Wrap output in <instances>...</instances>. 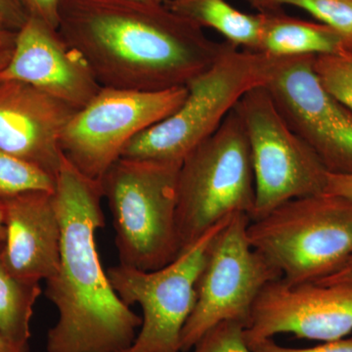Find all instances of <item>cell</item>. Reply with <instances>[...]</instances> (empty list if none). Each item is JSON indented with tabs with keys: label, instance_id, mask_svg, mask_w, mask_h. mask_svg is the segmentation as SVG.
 Returning <instances> with one entry per match:
<instances>
[{
	"label": "cell",
	"instance_id": "obj_13",
	"mask_svg": "<svg viewBox=\"0 0 352 352\" xmlns=\"http://www.w3.org/2000/svg\"><path fill=\"white\" fill-rule=\"evenodd\" d=\"M0 80L28 83L80 110L102 88L78 51L43 21L29 17L16 32L12 55Z\"/></svg>",
	"mask_w": 352,
	"mask_h": 352
},
{
	"label": "cell",
	"instance_id": "obj_2",
	"mask_svg": "<svg viewBox=\"0 0 352 352\" xmlns=\"http://www.w3.org/2000/svg\"><path fill=\"white\" fill-rule=\"evenodd\" d=\"M61 226L59 265L45 296L58 310L46 338L47 352H126L142 318L116 293L104 271L96 232L105 226L100 182L63 159L55 185Z\"/></svg>",
	"mask_w": 352,
	"mask_h": 352
},
{
	"label": "cell",
	"instance_id": "obj_34",
	"mask_svg": "<svg viewBox=\"0 0 352 352\" xmlns=\"http://www.w3.org/2000/svg\"><path fill=\"white\" fill-rule=\"evenodd\" d=\"M15 352H30L29 351H15Z\"/></svg>",
	"mask_w": 352,
	"mask_h": 352
},
{
	"label": "cell",
	"instance_id": "obj_18",
	"mask_svg": "<svg viewBox=\"0 0 352 352\" xmlns=\"http://www.w3.org/2000/svg\"><path fill=\"white\" fill-rule=\"evenodd\" d=\"M4 243V242H3ZM0 243V333L14 347L29 349L34 307L41 293V282L16 276L2 258Z\"/></svg>",
	"mask_w": 352,
	"mask_h": 352
},
{
	"label": "cell",
	"instance_id": "obj_7",
	"mask_svg": "<svg viewBox=\"0 0 352 352\" xmlns=\"http://www.w3.org/2000/svg\"><path fill=\"white\" fill-rule=\"evenodd\" d=\"M251 219L234 214L215 234L197 281L195 307L182 333V352L222 322L236 321L245 329L252 308L266 285L281 279V272L248 237Z\"/></svg>",
	"mask_w": 352,
	"mask_h": 352
},
{
	"label": "cell",
	"instance_id": "obj_20",
	"mask_svg": "<svg viewBox=\"0 0 352 352\" xmlns=\"http://www.w3.org/2000/svg\"><path fill=\"white\" fill-rule=\"evenodd\" d=\"M56 178L0 148V201L32 191L54 192Z\"/></svg>",
	"mask_w": 352,
	"mask_h": 352
},
{
	"label": "cell",
	"instance_id": "obj_23",
	"mask_svg": "<svg viewBox=\"0 0 352 352\" xmlns=\"http://www.w3.org/2000/svg\"><path fill=\"white\" fill-rule=\"evenodd\" d=\"M248 346L252 352H352V338L326 342L321 346L308 347V349L282 346L275 342L273 339L258 340Z\"/></svg>",
	"mask_w": 352,
	"mask_h": 352
},
{
	"label": "cell",
	"instance_id": "obj_3",
	"mask_svg": "<svg viewBox=\"0 0 352 352\" xmlns=\"http://www.w3.org/2000/svg\"><path fill=\"white\" fill-rule=\"evenodd\" d=\"M273 62L274 57L227 43L217 61L186 85L182 105L131 139L120 157L182 164L247 92L266 85Z\"/></svg>",
	"mask_w": 352,
	"mask_h": 352
},
{
	"label": "cell",
	"instance_id": "obj_22",
	"mask_svg": "<svg viewBox=\"0 0 352 352\" xmlns=\"http://www.w3.org/2000/svg\"><path fill=\"white\" fill-rule=\"evenodd\" d=\"M245 326L226 321L206 333L194 346L193 352H252L245 339Z\"/></svg>",
	"mask_w": 352,
	"mask_h": 352
},
{
	"label": "cell",
	"instance_id": "obj_10",
	"mask_svg": "<svg viewBox=\"0 0 352 352\" xmlns=\"http://www.w3.org/2000/svg\"><path fill=\"white\" fill-rule=\"evenodd\" d=\"M230 219L160 270L143 271L122 264L109 268V280L120 300L127 307L138 303L142 308L140 332L126 352H182L183 328L195 307L197 281L208 245Z\"/></svg>",
	"mask_w": 352,
	"mask_h": 352
},
{
	"label": "cell",
	"instance_id": "obj_17",
	"mask_svg": "<svg viewBox=\"0 0 352 352\" xmlns=\"http://www.w3.org/2000/svg\"><path fill=\"white\" fill-rule=\"evenodd\" d=\"M164 6L201 29L219 32L233 45L258 52L261 13L243 12L226 0H166Z\"/></svg>",
	"mask_w": 352,
	"mask_h": 352
},
{
	"label": "cell",
	"instance_id": "obj_27",
	"mask_svg": "<svg viewBox=\"0 0 352 352\" xmlns=\"http://www.w3.org/2000/svg\"><path fill=\"white\" fill-rule=\"evenodd\" d=\"M315 283L321 285L352 283V256L339 270Z\"/></svg>",
	"mask_w": 352,
	"mask_h": 352
},
{
	"label": "cell",
	"instance_id": "obj_5",
	"mask_svg": "<svg viewBox=\"0 0 352 352\" xmlns=\"http://www.w3.org/2000/svg\"><path fill=\"white\" fill-rule=\"evenodd\" d=\"M254 201L249 140L234 108L180 164L176 205L180 254L232 215L252 219Z\"/></svg>",
	"mask_w": 352,
	"mask_h": 352
},
{
	"label": "cell",
	"instance_id": "obj_9",
	"mask_svg": "<svg viewBox=\"0 0 352 352\" xmlns=\"http://www.w3.org/2000/svg\"><path fill=\"white\" fill-rule=\"evenodd\" d=\"M187 91L186 87L160 91L102 87L65 127L60 140L64 159L100 182L129 141L175 112Z\"/></svg>",
	"mask_w": 352,
	"mask_h": 352
},
{
	"label": "cell",
	"instance_id": "obj_30",
	"mask_svg": "<svg viewBox=\"0 0 352 352\" xmlns=\"http://www.w3.org/2000/svg\"><path fill=\"white\" fill-rule=\"evenodd\" d=\"M19 351H23V349H18L14 347L12 344L3 337V335L0 333V352H15ZM25 351H29V349H25Z\"/></svg>",
	"mask_w": 352,
	"mask_h": 352
},
{
	"label": "cell",
	"instance_id": "obj_24",
	"mask_svg": "<svg viewBox=\"0 0 352 352\" xmlns=\"http://www.w3.org/2000/svg\"><path fill=\"white\" fill-rule=\"evenodd\" d=\"M29 17L36 18L58 30L59 11L63 0H23Z\"/></svg>",
	"mask_w": 352,
	"mask_h": 352
},
{
	"label": "cell",
	"instance_id": "obj_21",
	"mask_svg": "<svg viewBox=\"0 0 352 352\" xmlns=\"http://www.w3.org/2000/svg\"><path fill=\"white\" fill-rule=\"evenodd\" d=\"M314 69L322 85L352 111V55H320Z\"/></svg>",
	"mask_w": 352,
	"mask_h": 352
},
{
	"label": "cell",
	"instance_id": "obj_19",
	"mask_svg": "<svg viewBox=\"0 0 352 352\" xmlns=\"http://www.w3.org/2000/svg\"><path fill=\"white\" fill-rule=\"evenodd\" d=\"M258 11L293 6L311 14L337 32L346 54L352 55V0H245Z\"/></svg>",
	"mask_w": 352,
	"mask_h": 352
},
{
	"label": "cell",
	"instance_id": "obj_32",
	"mask_svg": "<svg viewBox=\"0 0 352 352\" xmlns=\"http://www.w3.org/2000/svg\"><path fill=\"white\" fill-rule=\"evenodd\" d=\"M132 1L142 2L147 4H164L166 0H132Z\"/></svg>",
	"mask_w": 352,
	"mask_h": 352
},
{
	"label": "cell",
	"instance_id": "obj_12",
	"mask_svg": "<svg viewBox=\"0 0 352 352\" xmlns=\"http://www.w3.org/2000/svg\"><path fill=\"white\" fill-rule=\"evenodd\" d=\"M351 332L352 283L289 285L282 279L264 287L244 331L248 344L279 333L332 342Z\"/></svg>",
	"mask_w": 352,
	"mask_h": 352
},
{
	"label": "cell",
	"instance_id": "obj_11",
	"mask_svg": "<svg viewBox=\"0 0 352 352\" xmlns=\"http://www.w3.org/2000/svg\"><path fill=\"white\" fill-rule=\"evenodd\" d=\"M314 58L274 57L263 87L328 173L352 175V111L322 85Z\"/></svg>",
	"mask_w": 352,
	"mask_h": 352
},
{
	"label": "cell",
	"instance_id": "obj_28",
	"mask_svg": "<svg viewBox=\"0 0 352 352\" xmlns=\"http://www.w3.org/2000/svg\"><path fill=\"white\" fill-rule=\"evenodd\" d=\"M16 32L7 28H0V46L9 45L15 41Z\"/></svg>",
	"mask_w": 352,
	"mask_h": 352
},
{
	"label": "cell",
	"instance_id": "obj_26",
	"mask_svg": "<svg viewBox=\"0 0 352 352\" xmlns=\"http://www.w3.org/2000/svg\"><path fill=\"white\" fill-rule=\"evenodd\" d=\"M325 192L352 201V175H335L328 173Z\"/></svg>",
	"mask_w": 352,
	"mask_h": 352
},
{
	"label": "cell",
	"instance_id": "obj_4",
	"mask_svg": "<svg viewBox=\"0 0 352 352\" xmlns=\"http://www.w3.org/2000/svg\"><path fill=\"white\" fill-rule=\"evenodd\" d=\"M179 168V164L120 157L101 178L122 265L153 271L180 256L176 224Z\"/></svg>",
	"mask_w": 352,
	"mask_h": 352
},
{
	"label": "cell",
	"instance_id": "obj_29",
	"mask_svg": "<svg viewBox=\"0 0 352 352\" xmlns=\"http://www.w3.org/2000/svg\"><path fill=\"white\" fill-rule=\"evenodd\" d=\"M13 47L14 43L9 44V45L0 46V71L3 69L4 67L8 63L11 55H12Z\"/></svg>",
	"mask_w": 352,
	"mask_h": 352
},
{
	"label": "cell",
	"instance_id": "obj_14",
	"mask_svg": "<svg viewBox=\"0 0 352 352\" xmlns=\"http://www.w3.org/2000/svg\"><path fill=\"white\" fill-rule=\"evenodd\" d=\"M76 111L28 83L0 80V148L56 178L60 140Z\"/></svg>",
	"mask_w": 352,
	"mask_h": 352
},
{
	"label": "cell",
	"instance_id": "obj_15",
	"mask_svg": "<svg viewBox=\"0 0 352 352\" xmlns=\"http://www.w3.org/2000/svg\"><path fill=\"white\" fill-rule=\"evenodd\" d=\"M2 201L4 263L16 276L47 281L56 273L60 258L61 226L54 192H25Z\"/></svg>",
	"mask_w": 352,
	"mask_h": 352
},
{
	"label": "cell",
	"instance_id": "obj_1",
	"mask_svg": "<svg viewBox=\"0 0 352 352\" xmlns=\"http://www.w3.org/2000/svg\"><path fill=\"white\" fill-rule=\"evenodd\" d=\"M58 32L102 87L138 91L186 87L228 43L164 4L132 0H63Z\"/></svg>",
	"mask_w": 352,
	"mask_h": 352
},
{
	"label": "cell",
	"instance_id": "obj_31",
	"mask_svg": "<svg viewBox=\"0 0 352 352\" xmlns=\"http://www.w3.org/2000/svg\"><path fill=\"white\" fill-rule=\"evenodd\" d=\"M6 241V220H4L3 201H0V243Z\"/></svg>",
	"mask_w": 352,
	"mask_h": 352
},
{
	"label": "cell",
	"instance_id": "obj_16",
	"mask_svg": "<svg viewBox=\"0 0 352 352\" xmlns=\"http://www.w3.org/2000/svg\"><path fill=\"white\" fill-rule=\"evenodd\" d=\"M258 12L259 53L275 58L346 54L342 38L328 25L292 17L282 9Z\"/></svg>",
	"mask_w": 352,
	"mask_h": 352
},
{
	"label": "cell",
	"instance_id": "obj_8",
	"mask_svg": "<svg viewBox=\"0 0 352 352\" xmlns=\"http://www.w3.org/2000/svg\"><path fill=\"white\" fill-rule=\"evenodd\" d=\"M249 140L256 201L252 220L282 204L325 192L328 170L314 150L292 131L263 87L235 107Z\"/></svg>",
	"mask_w": 352,
	"mask_h": 352
},
{
	"label": "cell",
	"instance_id": "obj_25",
	"mask_svg": "<svg viewBox=\"0 0 352 352\" xmlns=\"http://www.w3.org/2000/svg\"><path fill=\"white\" fill-rule=\"evenodd\" d=\"M0 18L8 29L19 31L29 18L23 0H0Z\"/></svg>",
	"mask_w": 352,
	"mask_h": 352
},
{
	"label": "cell",
	"instance_id": "obj_33",
	"mask_svg": "<svg viewBox=\"0 0 352 352\" xmlns=\"http://www.w3.org/2000/svg\"><path fill=\"white\" fill-rule=\"evenodd\" d=\"M0 28H7L6 24H4L3 23V21H2L1 18H0ZM7 29H8V28H7Z\"/></svg>",
	"mask_w": 352,
	"mask_h": 352
},
{
	"label": "cell",
	"instance_id": "obj_6",
	"mask_svg": "<svg viewBox=\"0 0 352 352\" xmlns=\"http://www.w3.org/2000/svg\"><path fill=\"white\" fill-rule=\"evenodd\" d=\"M248 237L285 283L320 281L352 256V201L323 192L286 201L252 220Z\"/></svg>",
	"mask_w": 352,
	"mask_h": 352
}]
</instances>
